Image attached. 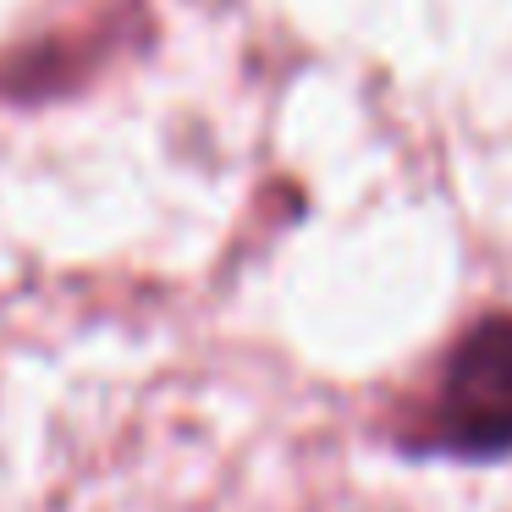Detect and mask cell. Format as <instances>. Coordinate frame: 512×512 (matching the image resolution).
Listing matches in <instances>:
<instances>
[{"mask_svg":"<svg viewBox=\"0 0 512 512\" xmlns=\"http://www.w3.org/2000/svg\"><path fill=\"white\" fill-rule=\"evenodd\" d=\"M402 446L468 463L512 452V314H485L457 336Z\"/></svg>","mask_w":512,"mask_h":512,"instance_id":"1","label":"cell"}]
</instances>
